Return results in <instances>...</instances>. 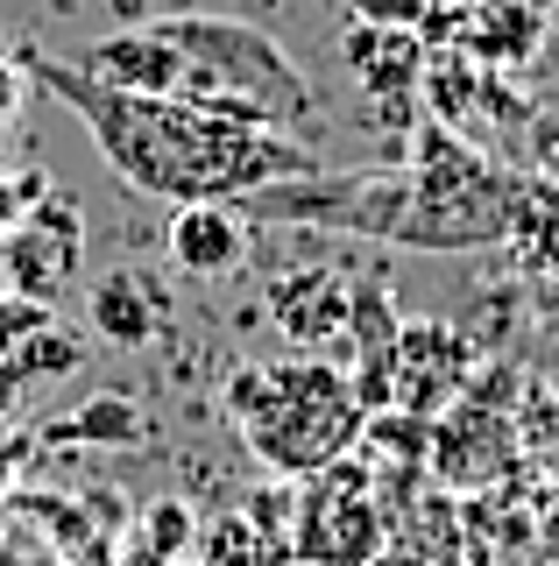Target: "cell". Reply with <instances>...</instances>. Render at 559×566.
I'll list each match as a JSON object with an SVG mask.
<instances>
[{
  "mask_svg": "<svg viewBox=\"0 0 559 566\" xmlns=\"http://www.w3.org/2000/svg\"><path fill=\"white\" fill-rule=\"evenodd\" d=\"M29 78L50 85L72 114L85 120V135L99 142V156L120 170V185H135L143 199H170V206H241L255 191L284 185V177H312L319 156L291 135L270 128H241L220 120L191 99H135V93H107L93 85L78 64L64 57H36Z\"/></svg>",
  "mask_w": 559,
  "mask_h": 566,
  "instance_id": "cell-1",
  "label": "cell"
},
{
  "mask_svg": "<svg viewBox=\"0 0 559 566\" xmlns=\"http://www.w3.org/2000/svg\"><path fill=\"white\" fill-rule=\"evenodd\" d=\"M340 227L404 248H488L510 227V177L446 120H425L404 170H361Z\"/></svg>",
  "mask_w": 559,
  "mask_h": 566,
  "instance_id": "cell-2",
  "label": "cell"
},
{
  "mask_svg": "<svg viewBox=\"0 0 559 566\" xmlns=\"http://www.w3.org/2000/svg\"><path fill=\"white\" fill-rule=\"evenodd\" d=\"M226 418L255 447V460H270L276 474H298V482L347 460L361 424H369L355 376L340 361H319V354H298V361L276 368L270 361L234 368L226 376Z\"/></svg>",
  "mask_w": 559,
  "mask_h": 566,
  "instance_id": "cell-3",
  "label": "cell"
},
{
  "mask_svg": "<svg viewBox=\"0 0 559 566\" xmlns=\"http://www.w3.org/2000/svg\"><path fill=\"white\" fill-rule=\"evenodd\" d=\"M156 35L178 43L184 57V93L191 106L220 120H241V128H270V135H291L312 120V85L298 57H291L276 35H262L234 14H156Z\"/></svg>",
  "mask_w": 559,
  "mask_h": 566,
  "instance_id": "cell-4",
  "label": "cell"
},
{
  "mask_svg": "<svg viewBox=\"0 0 559 566\" xmlns=\"http://www.w3.org/2000/svg\"><path fill=\"white\" fill-rule=\"evenodd\" d=\"M284 531L298 566H376V553L390 545V510L361 460H334V468L305 474V495Z\"/></svg>",
  "mask_w": 559,
  "mask_h": 566,
  "instance_id": "cell-5",
  "label": "cell"
},
{
  "mask_svg": "<svg viewBox=\"0 0 559 566\" xmlns=\"http://www.w3.org/2000/svg\"><path fill=\"white\" fill-rule=\"evenodd\" d=\"M78 270H85V212H78V199H64V191H50L22 227L0 234V276H8V291L29 297V305L57 312V297L78 283Z\"/></svg>",
  "mask_w": 559,
  "mask_h": 566,
  "instance_id": "cell-6",
  "label": "cell"
},
{
  "mask_svg": "<svg viewBox=\"0 0 559 566\" xmlns=\"http://www.w3.org/2000/svg\"><path fill=\"white\" fill-rule=\"evenodd\" d=\"M475 354L453 326H404L382 368V411H411V418H440L453 397L467 389Z\"/></svg>",
  "mask_w": 559,
  "mask_h": 566,
  "instance_id": "cell-7",
  "label": "cell"
},
{
  "mask_svg": "<svg viewBox=\"0 0 559 566\" xmlns=\"http://www.w3.org/2000/svg\"><path fill=\"white\" fill-rule=\"evenodd\" d=\"M78 71L93 85H107V93H135V99H178L184 93V57H178V43L156 35V22L99 35L93 50H78Z\"/></svg>",
  "mask_w": 559,
  "mask_h": 566,
  "instance_id": "cell-8",
  "label": "cell"
},
{
  "mask_svg": "<svg viewBox=\"0 0 559 566\" xmlns=\"http://www.w3.org/2000/svg\"><path fill=\"white\" fill-rule=\"evenodd\" d=\"M347 305H355V283L334 276V270H291V276L270 283V326L298 354L347 340Z\"/></svg>",
  "mask_w": 559,
  "mask_h": 566,
  "instance_id": "cell-9",
  "label": "cell"
},
{
  "mask_svg": "<svg viewBox=\"0 0 559 566\" xmlns=\"http://www.w3.org/2000/svg\"><path fill=\"white\" fill-rule=\"evenodd\" d=\"M164 255H170V270L220 283L249 262V227H241L234 206H178L164 227Z\"/></svg>",
  "mask_w": 559,
  "mask_h": 566,
  "instance_id": "cell-10",
  "label": "cell"
},
{
  "mask_svg": "<svg viewBox=\"0 0 559 566\" xmlns=\"http://www.w3.org/2000/svg\"><path fill=\"white\" fill-rule=\"evenodd\" d=\"M164 318H170V297L156 291L143 270H107L85 291V326L107 347H149L156 333H164Z\"/></svg>",
  "mask_w": 559,
  "mask_h": 566,
  "instance_id": "cell-11",
  "label": "cell"
},
{
  "mask_svg": "<svg viewBox=\"0 0 559 566\" xmlns=\"http://www.w3.org/2000/svg\"><path fill=\"white\" fill-rule=\"evenodd\" d=\"M425 57L432 43L418 29H382V22H355L347 29V64L369 93H390V99H411L418 78H425Z\"/></svg>",
  "mask_w": 559,
  "mask_h": 566,
  "instance_id": "cell-12",
  "label": "cell"
},
{
  "mask_svg": "<svg viewBox=\"0 0 559 566\" xmlns=\"http://www.w3.org/2000/svg\"><path fill=\"white\" fill-rule=\"evenodd\" d=\"M191 559L199 566H298L291 559V531L255 517V510H213V517H199Z\"/></svg>",
  "mask_w": 559,
  "mask_h": 566,
  "instance_id": "cell-13",
  "label": "cell"
},
{
  "mask_svg": "<svg viewBox=\"0 0 559 566\" xmlns=\"http://www.w3.org/2000/svg\"><path fill=\"white\" fill-rule=\"evenodd\" d=\"M510 255L524 270H559V185L552 177H510Z\"/></svg>",
  "mask_w": 559,
  "mask_h": 566,
  "instance_id": "cell-14",
  "label": "cell"
},
{
  "mask_svg": "<svg viewBox=\"0 0 559 566\" xmlns=\"http://www.w3.org/2000/svg\"><path fill=\"white\" fill-rule=\"evenodd\" d=\"M78 340L72 333H57V318L50 326H36L29 340H14L8 354H0V389H14V382H36V376H64V368H78Z\"/></svg>",
  "mask_w": 559,
  "mask_h": 566,
  "instance_id": "cell-15",
  "label": "cell"
},
{
  "mask_svg": "<svg viewBox=\"0 0 559 566\" xmlns=\"http://www.w3.org/2000/svg\"><path fill=\"white\" fill-rule=\"evenodd\" d=\"M149 559H191V538H199V510L178 503V495H156L143 503V524H135Z\"/></svg>",
  "mask_w": 559,
  "mask_h": 566,
  "instance_id": "cell-16",
  "label": "cell"
},
{
  "mask_svg": "<svg viewBox=\"0 0 559 566\" xmlns=\"http://www.w3.org/2000/svg\"><path fill=\"white\" fill-rule=\"evenodd\" d=\"M43 199H50V177H43V170H14V177H0V234H8V227H22Z\"/></svg>",
  "mask_w": 559,
  "mask_h": 566,
  "instance_id": "cell-17",
  "label": "cell"
},
{
  "mask_svg": "<svg viewBox=\"0 0 559 566\" xmlns=\"http://www.w3.org/2000/svg\"><path fill=\"white\" fill-rule=\"evenodd\" d=\"M107 439V432H120V439H135V432H143V424H135L128 411H120V403H93V411H78V418H64L57 424V439Z\"/></svg>",
  "mask_w": 559,
  "mask_h": 566,
  "instance_id": "cell-18",
  "label": "cell"
},
{
  "mask_svg": "<svg viewBox=\"0 0 559 566\" xmlns=\"http://www.w3.org/2000/svg\"><path fill=\"white\" fill-rule=\"evenodd\" d=\"M361 22H382V29H425L432 0H355Z\"/></svg>",
  "mask_w": 559,
  "mask_h": 566,
  "instance_id": "cell-19",
  "label": "cell"
},
{
  "mask_svg": "<svg viewBox=\"0 0 559 566\" xmlns=\"http://www.w3.org/2000/svg\"><path fill=\"white\" fill-rule=\"evenodd\" d=\"M22 99H29V71L8 57V50H0V128H8L14 114H22Z\"/></svg>",
  "mask_w": 559,
  "mask_h": 566,
  "instance_id": "cell-20",
  "label": "cell"
},
{
  "mask_svg": "<svg viewBox=\"0 0 559 566\" xmlns=\"http://www.w3.org/2000/svg\"><path fill=\"white\" fill-rule=\"evenodd\" d=\"M552 185H559V135H552Z\"/></svg>",
  "mask_w": 559,
  "mask_h": 566,
  "instance_id": "cell-21",
  "label": "cell"
}]
</instances>
